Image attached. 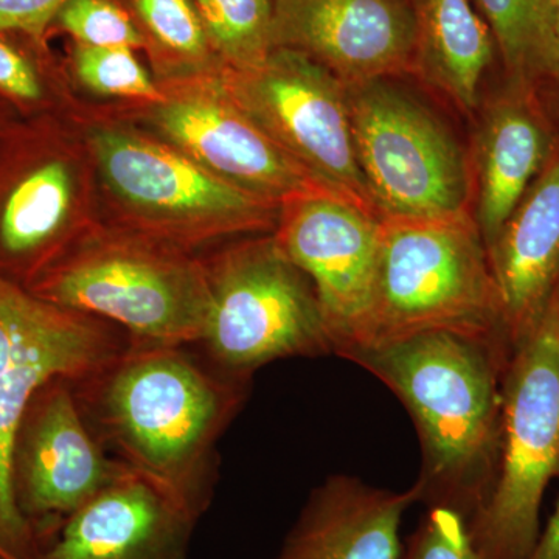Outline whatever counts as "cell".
Wrapping results in <instances>:
<instances>
[{
    "label": "cell",
    "instance_id": "cell-25",
    "mask_svg": "<svg viewBox=\"0 0 559 559\" xmlns=\"http://www.w3.org/2000/svg\"><path fill=\"white\" fill-rule=\"evenodd\" d=\"M69 66L79 83L103 97L128 98L146 105L164 98L159 81L150 75L134 50L73 44Z\"/></svg>",
    "mask_w": 559,
    "mask_h": 559
},
{
    "label": "cell",
    "instance_id": "cell-12",
    "mask_svg": "<svg viewBox=\"0 0 559 559\" xmlns=\"http://www.w3.org/2000/svg\"><path fill=\"white\" fill-rule=\"evenodd\" d=\"M219 70L160 80L164 98L148 105L154 135L216 178L278 207L311 194L334 193L231 100Z\"/></svg>",
    "mask_w": 559,
    "mask_h": 559
},
{
    "label": "cell",
    "instance_id": "cell-27",
    "mask_svg": "<svg viewBox=\"0 0 559 559\" xmlns=\"http://www.w3.org/2000/svg\"><path fill=\"white\" fill-rule=\"evenodd\" d=\"M400 559H479L468 524L447 509H428L414 530Z\"/></svg>",
    "mask_w": 559,
    "mask_h": 559
},
{
    "label": "cell",
    "instance_id": "cell-26",
    "mask_svg": "<svg viewBox=\"0 0 559 559\" xmlns=\"http://www.w3.org/2000/svg\"><path fill=\"white\" fill-rule=\"evenodd\" d=\"M51 32L66 33L81 46L145 50V38L119 0H69Z\"/></svg>",
    "mask_w": 559,
    "mask_h": 559
},
{
    "label": "cell",
    "instance_id": "cell-31",
    "mask_svg": "<svg viewBox=\"0 0 559 559\" xmlns=\"http://www.w3.org/2000/svg\"><path fill=\"white\" fill-rule=\"evenodd\" d=\"M21 119L20 112H17L9 102L0 97V134Z\"/></svg>",
    "mask_w": 559,
    "mask_h": 559
},
{
    "label": "cell",
    "instance_id": "cell-28",
    "mask_svg": "<svg viewBox=\"0 0 559 559\" xmlns=\"http://www.w3.org/2000/svg\"><path fill=\"white\" fill-rule=\"evenodd\" d=\"M68 2L69 0H0V28L47 40L55 17Z\"/></svg>",
    "mask_w": 559,
    "mask_h": 559
},
{
    "label": "cell",
    "instance_id": "cell-9",
    "mask_svg": "<svg viewBox=\"0 0 559 559\" xmlns=\"http://www.w3.org/2000/svg\"><path fill=\"white\" fill-rule=\"evenodd\" d=\"M84 210L83 151L60 116L0 134V277L31 288L95 226Z\"/></svg>",
    "mask_w": 559,
    "mask_h": 559
},
{
    "label": "cell",
    "instance_id": "cell-6",
    "mask_svg": "<svg viewBox=\"0 0 559 559\" xmlns=\"http://www.w3.org/2000/svg\"><path fill=\"white\" fill-rule=\"evenodd\" d=\"M559 476V336L550 304L511 356L503 377L498 473L468 522L479 559H525L538 539L540 506Z\"/></svg>",
    "mask_w": 559,
    "mask_h": 559
},
{
    "label": "cell",
    "instance_id": "cell-7",
    "mask_svg": "<svg viewBox=\"0 0 559 559\" xmlns=\"http://www.w3.org/2000/svg\"><path fill=\"white\" fill-rule=\"evenodd\" d=\"M205 267L212 305L201 344L216 369L250 378L274 360L334 352L310 278L274 235L221 250Z\"/></svg>",
    "mask_w": 559,
    "mask_h": 559
},
{
    "label": "cell",
    "instance_id": "cell-24",
    "mask_svg": "<svg viewBox=\"0 0 559 559\" xmlns=\"http://www.w3.org/2000/svg\"><path fill=\"white\" fill-rule=\"evenodd\" d=\"M511 81H546L547 0H479Z\"/></svg>",
    "mask_w": 559,
    "mask_h": 559
},
{
    "label": "cell",
    "instance_id": "cell-33",
    "mask_svg": "<svg viewBox=\"0 0 559 559\" xmlns=\"http://www.w3.org/2000/svg\"><path fill=\"white\" fill-rule=\"evenodd\" d=\"M0 559H17L5 546H3L2 539H0Z\"/></svg>",
    "mask_w": 559,
    "mask_h": 559
},
{
    "label": "cell",
    "instance_id": "cell-19",
    "mask_svg": "<svg viewBox=\"0 0 559 559\" xmlns=\"http://www.w3.org/2000/svg\"><path fill=\"white\" fill-rule=\"evenodd\" d=\"M511 83L488 109L477 145L476 221L487 249L559 142L536 84Z\"/></svg>",
    "mask_w": 559,
    "mask_h": 559
},
{
    "label": "cell",
    "instance_id": "cell-14",
    "mask_svg": "<svg viewBox=\"0 0 559 559\" xmlns=\"http://www.w3.org/2000/svg\"><path fill=\"white\" fill-rule=\"evenodd\" d=\"M274 237L310 278L334 355L358 344L377 282L380 216L341 194H311L283 205Z\"/></svg>",
    "mask_w": 559,
    "mask_h": 559
},
{
    "label": "cell",
    "instance_id": "cell-32",
    "mask_svg": "<svg viewBox=\"0 0 559 559\" xmlns=\"http://www.w3.org/2000/svg\"><path fill=\"white\" fill-rule=\"evenodd\" d=\"M550 307L551 310H554L555 320H557V329H558V336H559V278L557 283V288L554 290V296H551L550 299Z\"/></svg>",
    "mask_w": 559,
    "mask_h": 559
},
{
    "label": "cell",
    "instance_id": "cell-5",
    "mask_svg": "<svg viewBox=\"0 0 559 559\" xmlns=\"http://www.w3.org/2000/svg\"><path fill=\"white\" fill-rule=\"evenodd\" d=\"M87 154L117 229L187 252L277 229L282 207L216 178L157 135L97 124L87 132Z\"/></svg>",
    "mask_w": 559,
    "mask_h": 559
},
{
    "label": "cell",
    "instance_id": "cell-16",
    "mask_svg": "<svg viewBox=\"0 0 559 559\" xmlns=\"http://www.w3.org/2000/svg\"><path fill=\"white\" fill-rule=\"evenodd\" d=\"M198 521L171 488L124 465L32 559H187Z\"/></svg>",
    "mask_w": 559,
    "mask_h": 559
},
{
    "label": "cell",
    "instance_id": "cell-21",
    "mask_svg": "<svg viewBox=\"0 0 559 559\" xmlns=\"http://www.w3.org/2000/svg\"><path fill=\"white\" fill-rule=\"evenodd\" d=\"M131 14L160 80L223 68L193 0H119Z\"/></svg>",
    "mask_w": 559,
    "mask_h": 559
},
{
    "label": "cell",
    "instance_id": "cell-10",
    "mask_svg": "<svg viewBox=\"0 0 559 559\" xmlns=\"http://www.w3.org/2000/svg\"><path fill=\"white\" fill-rule=\"evenodd\" d=\"M353 138L380 218L468 213V175L457 143L429 110L382 81L348 86Z\"/></svg>",
    "mask_w": 559,
    "mask_h": 559
},
{
    "label": "cell",
    "instance_id": "cell-3",
    "mask_svg": "<svg viewBox=\"0 0 559 559\" xmlns=\"http://www.w3.org/2000/svg\"><path fill=\"white\" fill-rule=\"evenodd\" d=\"M432 331L513 353L487 248L469 212L448 218H381L373 299L358 344L349 348Z\"/></svg>",
    "mask_w": 559,
    "mask_h": 559
},
{
    "label": "cell",
    "instance_id": "cell-20",
    "mask_svg": "<svg viewBox=\"0 0 559 559\" xmlns=\"http://www.w3.org/2000/svg\"><path fill=\"white\" fill-rule=\"evenodd\" d=\"M415 72L465 109L479 103L481 76L495 55V36L469 0H415Z\"/></svg>",
    "mask_w": 559,
    "mask_h": 559
},
{
    "label": "cell",
    "instance_id": "cell-18",
    "mask_svg": "<svg viewBox=\"0 0 559 559\" xmlns=\"http://www.w3.org/2000/svg\"><path fill=\"white\" fill-rule=\"evenodd\" d=\"M417 489L378 488L337 474L312 489L274 559H400L401 525Z\"/></svg>",
    "mask_w": 559,
    "mask_h": 559
},
{
    "label": "cell",
    "instance_id": "cell-4",
    "mask_svg": "<svg viewBox=\"0 0 559 559\" xmlns=\"http://www.w3.org/2000/svg\"><path fill=\"white\" fill-rule=\"evenodd\" d=\"M28 290L132 342L176 347L201 344L212 305L205 261L193 252L97 224Z\"/></svg>",
    "mask_w": 559,
    "mask_h": 559
},
{
    "label": "cell",
    "instance_id": "cell-13",
    "mask_svg": "<svg viewBox=\"0 0 559 559\" xmlns=\"http://www.w3.org/2000/svg\"><path fill=\"white\" fill-rule=\"evenodd\" d=\"M123 466L92 432L73 381L43 385L22 414L10 459L14 506L35 551Z\"/></svg>",
    "mask_w": 559,
    "mask_h": 559
},
{
    "label": "cell",
    "instance_id": "cell-22",
    "mask_svg": "<svg viewBox=\"0 0 559 559\" xmlns=\"http://www.w3.org/2000/svg\"><path fill=\"white\" fill-rule=\"evenodd\" d=\"M60 83L47 40L0 28V97L22 119L60 116Z\"/></svg>",
    "mask_w": 559,
    "mask_h": 559
},
{
    "label": "cell",
    "instance_id": "cell-17",
    "mask_svg": "<svg viewBox=\"0 0 559 559\" xmlns=\"http://www.w3.org/2000/svg\"><path fill=\"white\" fill-rule=\"evenodd\" d=\"M487 252L514 353L538 329L559 278V142Z\"/></svg>",
    "mask_w": 559,
    "mask_h": 559
},
{
    "label": "cell",
    "instance_id": "cell-15",
    "mask_svg": "<svg viewBox=\"0 0 559 559\" xmlns=\"http://www.w3.org/2000/svg\"><path fill=\"white\" fill-rule=\"evenodd\" d=\"M272 46L307 55L347 86L415 72L417 25L404 0H272Z\"/></svg>",
    "mask_w": 559,
    "mask_h": 559
},
{
    "label": "cell",
    "instance_id": "cell-2",
    "mask_svg": "<svg viewBox=\"0 0 559 559\" xmlns=\"http://www.w3.org/2000/svg\"><path fill=\"white\" fill-rule=\"evenodd\" d=\"M340 356L388 385L414 419L421 448L417 502L454 511L468 524L498 473L503 377L513 353L432 331Z\"/></svg>",
    "mask_w": 559,
    "mask_h": 559
},
{
    "label": "cell",
    "instance_id": "cell-30",
    "mask_svg": "<svg viewBox=\"0 0 559 559\" xmlns=\"http://www.w3.org/2000/svg\"><path fill=\"white\" fill-rule=\"evenodd\" d=\"M525 559H559V500L549 524L539 533L535 546Z\"/></svg>",
    "mask_w": 559,
    "mask_h": 559
},
{
    "label": "cell",
    "instance_id": "cell-11",
    "mask_svg": "<svg viewBox=\"0 0 559 559\" xmlns=\"http://www.w3.org/2000/svg\"><path fill=\"white\" fill-rule=\"evenodd\" d=\"M219 80L231 100L312 178L378 215L356 156L347 84L288 49L272 50L255 68L223 66Z\"/></svg>",
    "mask_w": 559,
    "mask_h": 559
},
{
    "label": "cell",
    "instance_id": "cell-1",
    "mask_svg": "<svg viewBox=\"0 0 559 559\" xmlns=\"http://www.w3.org/2000/svg\"><path fill=\"white\" fill-rule=\"evenodd\" d=\"M249 381L205 366L186 347L130 340L73 390L103 448L201 518L212 500L216 443L248 399Z\"/></svg>",
    "mask_w": 559,
    "mask_h": 559
},
{
    "label": "cell",
    "instance_id": "cell-29",
    "mask_svg": "<svg viewBox=\"0 0 559 559\" xmlns=\"http://www.w3.org/2000/svg\"><path fill=\"white\" fill-rule=\"evenodd\" d=\"M546 81L559 84V0H547Z\"/></svg>",
    "mask_w": 559,
    "mask_h": 559
},
{
    "label": "cell",
    "instance_id": "cell-23",
    "mask_svg": "<svg viewBox=\"0 0 559 559\" xmlns=\"http://www.w3.org/2000/svg\"><path fill=\"white\" fill-rule=\"evenodd\" d=\"M213 51L224 68L250 69L271 51L272 0H193Z\"/></svg>",
    "mask_w": 559,
    "mask_h": 559
},
{
    "label": "cell",
    "instance_id": "cell-8",
    "mask_svg": "<svg viewBox=\"0 0 559 559\" xmlns=\"http://www.w3.org/2000/svg\"><path fill=\"white\" fill-rule=\"evenodd\" d=\"M128 345V334L105 320L0 277V539L17 559H31L35 550L10 480L11 444L25 407L47 382L84 380Z\"/></svg>",
    "mask_w": 559,
    "mask_h": 559
}]
</instances>
